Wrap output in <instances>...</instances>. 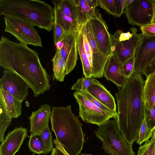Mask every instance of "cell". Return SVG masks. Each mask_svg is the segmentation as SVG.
<instances>
[{"mask_svg":"<svg viewBox=\"0 0 155 155\" xmlns=\"http://www.w3.org/2000/svg\"><path fill=\"white\" fill-rule=\"evenodd\" d=\"M155 72V57L149 63L145 68L143 74L147 77L148 75Z\"/></svg>","mask_w":155,"mask_h":155,"instance_id":"obj_39","label":"cell"},{"mask_svg":"<svg viewBox=\"0 0 155 155\" xmlns=\"http://www.w3.org/2000/svg\"><path fill=\"white\" fill-rule=\"evenodd\" d=\"M137 155H155L154 142L152 135L150 140L145 142L139 147Z\"/></svg>","mask_w":155,"mask_h":155,"instance_id":"obj_30","label":"cell"},{"mask_svg":"<svg viewBox=\"0 0 155 155\" xmlns=\"http://www.w3.org/2000/svg\"><path fill=\"white\" fill-rule=\"evenodd\" d=\"M134 64V55L127 60L123 65L125 76L128 78L133 73Z\"/></svg>","mask_w":155,"mask_h":155,"instance_id":"obj_36","label":"cell"},{"mask_svg":"<svg viewBox=\"0 0 155 155\" xmlns=\"http://www.w3.org/2000/svg\"><path fill=\"white\" fill-rule=\"evenodd\" d=\"M140 29L143 35L149 37H155V22L142 26Z\"/></svg>","mask_w":155,"mask_h":155,"instance_id":"obj_35","label":"cell"},{"mask_svg":"<svg viewBox=\"0 0 155 155\" xmlns=\"http://www.w3.org/2000/svg\"><path fill=\"white\" fill-rule=\"evenodd\" d=\"M84 32V31H83ZM84 45L85 47V51L87 55L89 61V62L91 66L92 67V57L91 54V52L90 51V47L89 46V45L88 42V41L87 40L86 38L85 35L84 33Z\"/></svg>","mask_w":155,"mask_h":155,"instance_id":"obj_41","label":"cell"},{"mask_svg":"<svg viewBox=\"0 0 155 155\" xmlns=\"http://www.w3.org/2000/svg\"><path fill=\"white\" fill-rule=\"evenodd\" d=\"M143 95L145 109H150L155 107V72L146 77L144 82Z\"/></svg>","mask_w":155,"mask_h":155,"instance_id":"obj_20","label":"cell"},{"mask_svg":"<svg viewBox=\"0 0 155 155\" xmlns=\"http://www.w3.org/2000/svg\"><path fill=\"white\" fill-rule=\"evenodd\" d=\"M52 61L54 79L61 82L63 81L66 75V64L59 50H56Z\"/></svg>","mask_w":155,"mask_h":155,"instance_id":"obj_25","label":"cell"},{"mask_svg":"<svg viewBox=\"0 0 155 155\" xmlns=\"http://www.w3.org/2000/svg\"><path fill=\"white\" fill-rule=\"evenodd\" d=\"M84 38V34L82 27L80 30L78 37V51L82 64L83 74L86 77H92V67L85 51Z\"/></svg>","mask_w":155,"mask_h":155,"instance_id":"obj_21","label":"cell"},{"mask_svg":"<svg viewBox=\"0 0 155 155\" xmlns=\"http://www.w3.org/2000/svg\"><path fill=\"white\" fill-rule=\"evenodd\" d=\"M41 136L43 144V153L46 154L52 151L53 141L49 126L38 133Z\"/></svg>","mask_w":155,"mask_h":155,"instance_id":"obj_26","label":"cell"},{"mask_svg":"<svg viewBox=\"0 0 155 155\" xmlns=\"http://www.w3.org/2000/svg\"><path fill=\"white\" fill-rule=\"evenodd\" d=\"M144 82L142 74L133 71L115 94L118 128L124 139L130 144L137 140L145 118L143 95Z\"/></svg>","mask_w":155,"mask_h":155,"instance_id":"obj_2","label":"cell"},{"mask_svg":"<svg viewBox=\"0 0 155 155\" xmlns=\"http://www.w3.org/2000/svg\"><path fill=\"white\" fill-rule=\"evenodd\" d=\"M52 3L54 6L78 23L77 7L75 0H53Z\"/></svg>","mask_w":155,"mask_h":155,"instance_id":"obj_23","label":"cell"},{"mask_svg":"<svg viewBox=\"0 0 155 155\" xmlns=\"http://www.w3.org/2000/svg\"><path fill=\"white\" fill-rule=\"evenodd\" d=\"M152 136H153L154 140V145H155V129L153 131L152 134Z\"/></svg>","mask_w":155,"mask_h":155,"instance_id":"obj_46","label":"cell"},{"mask_svg":"<svg viewBox=\"0 0 155 155\" xmlns=\"http://www.w3.org/2000/svg\"><path fill=\"white\" fill-rule=\"evenodd\" d=\"M99 5L110 14L116 15L115 0H99Z\"/></svg>","mask_w":155,"mask_h":155,"instance_id":"obj_33","label":"cell"},{"mask_svg":"<svg viewBox=\"0 0 155 155\" xmlns=\"http://www.w3.org/2000/svg\"><path fill=\"white\" fill-rule=\"evenodd\" d=\"M28 146L30 150L34 154L43 153V142L41 137L38 134H31Z\"/></svg>","mask_w":155,"mask_h":155,"instance_id":"obj_27","label":"cell"},{"mask_svg":"<svg viewBox=\"0 0 155 155\" xmlns=\"http://www.w3.org/2000/svg\"><path fill=\"white\" fill-rule=\"evenodd\" d=\"M99 82L92 77H82L78 79L72 86L71 89L76 91H83L87 90L91 85L98 83Z\"/></svg>","mask_w":155,"mask_h":155,"instance_id":"obj_28","label":"cell"},{"mask_svg":"<svg viewBox=\"0 0 155 155\" xmlns=\"http://www.w3.org/2000/svg\"><path fill=\"white\" fill-rule=\"evenodd\" d=\"M0 87L17 100H24L30 87L20 76L14 72L4 69L3 74L0 79Z\"/></svg>","mask_w":155,"mask_h":155,"instance_id":"obj_11","label":"cell"},{"mask_svg":"<svg viewBox=\"0 0 155 155\" xmlns=\"http://www.w3.org/2000/svg\"><path fill=\"white\" fill-rule=\"evenodd\" d=\"M80 30L65 32L61 38L64 45L59 50L65 62L66 75L72 71L76 64L78 59L77 42Z\"/></svg>","mask_w":155,"mask_h":155,"instance_id":"obj_14","label":"cell"},{"mask_svg":"<svg viewBox=\"0 0 155 155\" xmlns=\"http://www.w3.org/2000/svg\"><path fill=\"white\" fill-rule=\"evenodd\" d=\"M27 134V129L22 126L9 132L0 144V155H15L20 149Z\"/></svg>","mask_w":155,"mask_h":155,"instance_id":"obj_15","label":"cell"},{"mask_svg":"<svg viewBox=\"0 0 155 155\" xmlns=\"http://www.w3.org/2000/svg\"><path fill=\"white\" fill-rule=\"evenodd\" d=\"M155 57V37L142 36L134 55V71L143 74L144 69Z\"/></svg>","mask_w":155,"mask_h":155,"instance_id":"obj_12","label":"cell"},{"mask_svg":"<svg viewBox=\"0 0 155 155\" xmlns=\"http://www.w3.org/2000/svg\"><path fill=\"white\" fill-rule=\"evenodd\" d=\"M130 31L124 32L122 30H118L113 35L110 34L112 53L123 65L134 55L142 36V33H138L136 28L132 27Z\"/></svg>","mask_w":155,"mask_h":155,"instance_id":"obj_6","label":"cell"},{"mask_svg":"<svg viewBox=\"0 0 155 155\" xmlns=\"http://www.w3.org/2000/svg\"><path fill=\"white\" fill-rule=\"evenodd\" d=\"M55 14V22L60 26L65 32L79 30L77 22L65 15L56 7H54Z\"/></svg>","mask_w":155,"mask_h":155,"instance_id":"obj_22","label":"cell"},{"mask_svg":"<svg viewBox=\"0 0 155 155\" xmlns=\"http://www.w3.org/2000/svg\"><path fill=\"white\" fill-rule=\"evenodd\" d=\"M88 6L93 11H95V8L99 5V0H85Z\"/></svg>","mask_w":155,"mask_h":155,"instance_id":"obj_42","label":"cell"},{"mask_svg":"<svg viewBox=\"0 0 155 155\" xmlns=\"http://www.w3.org/2000/svg\"><path fill=\"white\" fill-rule=\"evenodd\" d=\"M94 132L105 153L110 155H135L132 144L124 139L118 129L117 120H107L98 126Z\"/></svg>","mask_w":155,"mask_h":155,"instance_id":"obj_5","label":"cell"},{"mask_svg":"<svg viewBox=\"0 0 155 155\" xmlns=\"http://www.w3.org/2000/svg\"><path fill=\"white\" fill-rule=\"evenodd\" d=\"M104 75L107 80L112 82L118 87H122L126 83L127 78L124 73L123 64L113 53L106 62Z\"/></svg>","mask_w":155,"mask_h":155,"instance_id":"obj_16","label":"cell"},{"mask_svg":"<svg viewBox=\"0 0 155 155\" xmlns=\"http://www.w3.org/2000/svg\"><path fill=\"white\" fill-rule=\"evenodd\" d=\"M145 120L148 128L153 131L155 129V107L150 109L145 108Z\"/></svg>","mask_w":155,"mask_h":155,"instance_id":"obj_32","label":"cell"},{"mask_svg":"<svg viewBox=\"0 0 155 155\" xmlns=\"http://www.w3.org/2000/svg\"><path fill=\"white\" fill-rule=\"evenodd\" d=\"M134 0H124V9L130 5Z\"/></svg>","mask_w":155,"mask_h":155,"instance_id":"obj_45","label":"cell"},{"mask_svg":"<svg viewBox=\"0 0 155 155\" xmlns=\"http://www.w3.org/2000/svg\"><path fill=\"white\" fill-rule=\"evenodd\" d=\"M152 3L153 15L151 23L155 22V0H151Z\"/></svg>","mask_w":155,"mask_h":155,"instance_id":"obj_44","label":"cell"},{"mask_svg":"<svg viewBox=\"0 0 155 155\" xmlns=\"http://www.w3.org/2000/svg\"><path fill=\"white\" fill-rule=\"evenodd\" d=\"M0 66L22 78L35 97L50 88L49 75L41 64L38 53L26 45L4 36L0 41Z\"/></svg>","mask_w":155,"mask_h":155,"instance_id":"obj_1","label":"cell"},{"mask_svg":"<svg viewBox=\"0 0 155 155\" xmlns=\"http://www.w3.org/2000/svg\"><path fill=\"white\" fill-rule=\"evenodd\" d=\"M22 102L0 87V107L9 117L12 119L21 116Z\"/></svg>","mask_w":155,"mask_h":155,"instance_id":"obj_18","label":"cell"},{"mask_svg":"<svg viewBox=\"0 0 155 155\" xmlns=\"http://www.w3.org/2000/svg\"><path fill=\"white\" fill-rule=\"evenodd\" d=\"M12 118L8 116L0 107V142H2L4 139L5 132L10 125Z\"/></svg>","mask_w":155,"mask_h":155,"instance_id":"obj_29","label":"cell"},{"mask_svg":"<svg viewBox=\"0 0 155 155\" xmlns=\"http://www.w3.org/2000/svg\"><path fill=\"white\" fill-rule=\"evenodd\" d=\"M128 23L140 27L151 23L153 10L151 0H134L124 10Z\"/></svg>","mask_w":155,"mask_h":155,"instance_id":"obj_9","label":"cell"},{"mask_svg":"<svg viewBox=\"0 0 155 155\" xmlns=\"http://www.w3.org/2000/svg\"><path fill=\"white\" fill-rule=\"evenodd\" d=\"M55 147L53 148L51 155H70L64 147L56 139L53 141Z\"/></svg>","mask_w":155,"mask_h":155,"instance_id":"obj_37","label":"cell"},{"mask_svg":"<svg viewBox=\"0 0 155 155\" xmlns=\"http://www.w3.org/2000/svg\"><path fill=\"white\" fill-rule=\"evenodd\" d=\"M0 15L22 18L48 31L55 22L54 8L39 0H0Z\"/></svg>","mask_w":155,"mask_h":155,"instance_id":"obj_4","label":"cell"},{"mask_svg":"<svg viewBox=\"0 0 155 155\" xmlns=\"http://www.w3.org/2000/svg\"><path fill=\"white\" fill-rule=\"evenodd\" d=\"M74 96L79 106V117L85 123L99 126L111 118L117 120V116L102 110L79 91Z\"/></svg>","mask_w":155,"mask_h":155,"instance_id":"obj_8","label":"cell"},{"mask_svg":"<svg viewBox=\"0 0 155 155\" xmlns=\"http://www.w3.org/2000/svg\"><path fill=\"white\" fill-rule=\"evenodd\" d=\"M82 27L91 54L92 77L101 78L104 75V66L109 57L106 56L99 50L94 39L89 21Z\"/></svg>","mask_w":155,"mask_h":155,"instance_id":"obj_13","label":"cell"},{"mask_svg":"<svg viewBox=\"0 0 155 155\" xmlns=\"http://www.w3.org/2000/svg\"><path fill=\"white\" fill-rule=\"evenodd\" d=\"M51 109L49 105L44 104L38 110L32 112L29 117L31 134H38L49 126Z\"/></svg>","mask_w":155,"mask_h":155,"instance_id":"obj_17","label":"cell"},{"mask_svg":"<svg viewBox=\"0 0 155 155\" xmlns=\"http://www.w3.org/2000/svg\"><path fill=\"white\" fill-rule=\"evenodd\" d=\"M5 31L14 36L21 43L42 47L41 38L34 26L29 21L12 16H5Z\"/></svg>","mask_w":155,"mask_h":155,"instance_id":"obj_7","label":"cell"},{"mask_svg":"<svg viewBox=\"0 0 155 155\" xmlns=\"http://www.w3.org/2000/svg\"><path fill=\"white\" fill-rule=\"evenodd\" d=\"M64 45V41L61 38L60 41L57 42L55 45L56 48V50H61Z\"/></svg>","mask_w":155,"mask_h":155,"instance_id":"obj_43","label":"cell"},{"mask_svg":"<svg viewBox=\"0 0 155 155\" xmlns=\"http://www.w3.org/2000/svg\"><path fill=\"white\" fill-rule=\"evenodd\" d=\"M84 95L88 99L90 100L95 105H96L99 108L103 110L104 111L108 113L113 114L117 116V115L115 114L110 110L104 105L97 100L93 97L91 94L87 90L83 91H78Z\"/></svg>","mask_w":155,"mask_h":155,"instance_id":"obj_34","label":"cell"},{"mask_svg":"<svg viewBox=\"0 0 155 155\" xmlns=\"http://www.w3.org/2000/svg\"><path fill=\"white\" fill-rule=\"evenodd\" d=\"M116 12V17H120L124 13V0H114Z\"/></svg>","mask_w":155,"mask_h":155,"instance_id":"obj_40","label":"cell"},{"mask_svg":"<svg viewBox=\"0 0 155 155\" xmlns=\"http://www.w3.org/2000/svg\"><path fill=\"white\" fill-rule=\"evenodd\" d=\"M71 105L52 107L50 117L56 140L70 155H78L85 141L82 123L73 112Z\"/></svg>","mask_w":155,"mask_h":155,"instance_id":"obj_3","label":"cell"},{"mask_svg":"<svg viewBox=\"0 0 155 155\" xmlns=\"http://www.w3.org/2000/svg\"><path fill=\"white\" fill-rule=\"evenodd\" d=\"M89 21L94 40L99 50L109 57L112 53L110 34L101 14L95 11Z\"/></svg>","mask_w":155,"mask_h":155,"instance_id":"obj_10","label":"cell"},{"mask_svg":"<svg viewBox=\"0 0 155 155\" xmlns=\"http://www.w3.org/2000/svg\"><path fill=\"white\" fill-rule=\"evenodd\" d=\"M78 155H92L91 154H89V153H86H86H82V154H79Z\"/></svg>","mask_w":155,"mask_h":155,"instance_id":"obj_47","label":"cell"},{"mask_svg":"<svg viewBox=\"0 0 155 155\" xmlns=\"http://www.w3.org/2000/svg\"><path fill=\"white\" fill-rule=\"evenodd\" d=\"M54 41V45L59 41L64 34V30L58 25L54 23L53 28Z\"/></svg>","mask_w":155,"mask_h":155,"instance_id":"obj_38","label":"cell"},{"mask_svg":"<svg viewBox=\"0 0 155 155\" xmlns=\"http://www.w3.org/2000/svg\"><path fill=\"white\" fill-rule=\"evenodd\" d=\"M87 90L93 97L117 115L114 97L101 83L91 85Z\"/></svg>","mask_w":155,"mask_h":155,"instance_id":"obj_19","label":"cell"},{"mask_svg":"<svg viewBox=\"0 0 155 155\" xmlns=\"http://www.w3.org/2000/svg\"><path fill=\"white\" fill-rule=\"evenodd\" d=\"M75 1L77 7L78 22L80 29L91 20L95 11H93L88 6L85 0Z\"/></svg>","mask_w":155,"mask_h":155,"instance_id":"obj_24","label":"cell"},{"mask_svg":"<svg viewBox=\"0 0 155 155\" xmlns=\"http://www.w3.org/2000/svg\"><path fill=\"white\" fill-rule=\"evenodd\" d=\"M153 131L149 129L147 127L144 119L140 129L138 137L136 143L140 146L144 142L149 140L152 137Z\"/></svg>","mask_w":155,"mask_h":155,"instance_id":"obj_31","label":"cell"}]
</instances>
